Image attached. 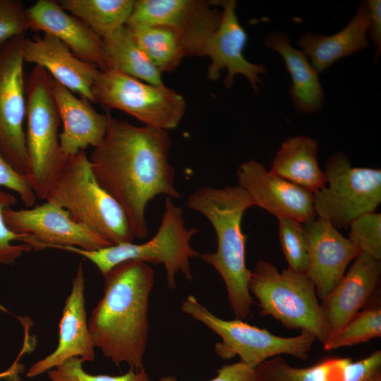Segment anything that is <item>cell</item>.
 Returning a JSON list of instances; mask_svg holds the SVG:
<instances>
[{"label": "cell", "mask_w": 381, "mask_h": 381, "mask_svg": "<svg viewBox=\"0 0 381 381\" xmlns=\"http://www.w3.org/2000/svg\"><path fill=\"white\" fill-rule=\"evenodd\" d=\"M171 145L168 131L138 126L110 115L106 135L89 157L98 183L123 209L139 239L149 234L148 202L159 195L182 196L169 161Z\"/></svg>", "instance_id": "6da1fadb"}, {"label": "cell", "mask_w": 381, "mask_h": 381, "mask_svg": "<svg viewBox=\"0 0 381 381\" xmlns=\"http://www.w3.org/2000/svg\"><path fill=\"white\" fill-rule=\"evenodd\" d=\"M103 277L104 295L88 319L94 344L117 366L126 363L131 368H143L155 271L147 262L128 260Z\"/></svg>", "instance_id": "7a4b0ae2"}, {"label": "cell", "mask_w": 381, "mask_h": 381, "mask_svg": "<svg viewBox=\"0 0 381 381\" xmlns=\"http://www.w3.org/2000/svg\"><path fill=\"white\" fill-rule=\"evenodd\" d=\"M186 205L202 214L213 226L217 250L198 253V258L222 277L236 319H246L253 303L248 289L251 271L246 264V236L241 229L245 212L253 206L249 196L238 184L202 186L188 195Z\"/></svg>", "instance_id": "3957f363"}, {"label": "cell", "mask_w": 381, "mask_h": 381, "mask_svg": "<svg viewBox=\"0 0 381 381\" xmlns=\"http://www.w3.org/2000/svg\"><path fill=\"white\" fill-rule=\"evenodd\" d=\"M45 200L65 209L74 220L112 245L133 241L126 212L98 183L85 151L66 158Z\"/></svg>", "instance_id": "277c9868"}, {"label": "cell", "mask_w": 381, "mask_h": 381, "mask_svg": "<svg viewBox=\"0 0 381 381\" xmlns=\"http://www.w3.org/2000/svg\"><path fill=\"white\" fill-rule=\"evenodd\" d=\"M53 82L48 72L38 66H35L25 80V176L36 197L43 200L67 158L60 145L61 119L53 95Z\"/></svg>", "instance_id": "5b68a950"}, {"label": "cell", "mask_w": 381, "mask_h": 381, "mask_svg": "<svg viewBox=\"0 0 381 381\" xmlns=\"http://www.w3.org/2000/svg\"><path fill=\"white\" fill-rule=\"evenodd\" d=\"M165 209L157 233L143 243H123L95 250H85L75 247L61 250L78 254L94 264L102 276L117 265L128 260L163 264L168 287H176V274L181 272L186 279L193 280L190 259L198 253L190 241L198 229H187L183 218V208L170 198L165 200Z\"/></svg>", "instance_id": "8992f818"}, {"label": "cell", "mask_w": 381, "mask_h": 381, "mask_svg": "<svg viewBox=\"0 0 381 381\" xmlns=\"http://www.w3.org/2000/svg\"><path fill=\"white\" fill-rule=\"evenodd\" d=\"M248 289L258 300L261 315H270L288 329L312 334L323 345L329 339L315 287L306 273L258 260L251 271Z\"/></svg>", "instance_id": "52a82bcc"}, {"label": "cell", "mask_w": 381, "mask_h": 381, "mask_svg": "<svg viewBox=\"0 0 381 381\" xmlns=\"http://www.w3.org/2000/svg\"><path fill=\"white\" fill-rule=\"evenodd\" d=\"M326 184L313 193L316 217L339 231L348 229L356 219L375 212L381 202V170L356 167L341 151L325 163Z\"/></svg>", "instance_id": "ba28073f"}, {"label": "cell", "mask_w": 381, "mask_h": 381, "mask_svg": "<svg viewBox=\"0 0 381 381\" xmlns=\"http://www.w3.org/2000/svg\"><path fill=\"white\" fill-rule=\"evenodd\" d=\"M181 310L202 322L222 338V341L214 346V351L219 356L230 359L238 356L241 361L253 368L269 358L282 354L305 361L316 340L312 334L305 331H301L295 337H283L242 320H223L212 314L192 295L183 301Z\"/></svg>", "instance_id": "9c48e42d"}, {"label": "cell", "mask_w": 381, "mask_h": 381, "mask_svg": "<svg viewBox=\"0 0 381 381\" xmlns=\"http://www.w3.org/2000/svg\"><path fill=\"white\" fill-rule=\"evenodd\" d=\"M92 92L96 103L135 117L146 126L175 128L186 109L185 98L164 84L154 85L116 70L99 71Z\"/></svg>", "instance_id": "30bf717a"}, {"label": "cell", "mask_w": 381, "mask_h": 381, "mask_svg": "<svg viewBox=\"0 0 381 381\" xmlns=\"http://www.w3.org/2000/svg\"><path fill=\"white\" fill-rule=\"evenodd\" d=\"M25 37H15L0 47V155L23 175L27 170Z\"/></svg>", "instance_id": "8fae6325"}, {"label": "cell", "mask_w": 381, "mask_h": 381, "mask_svg": "<svg viewBox=\"0 0 381 381\" xmlns=\"http://www.w3.org/2000/svg\"><path fill=\"white\" fill-rule=\"evenodd\" d=\"M202 0H136L126 25L167 27L181 39L187 56H200L221 20L222 11Z\"/></svg>", "instance_id": "7c38bea8"}, {"label": "cell", "mask_w": 381, "mask_h": 381, "mask_svg": "<svg viewBox=\"0 0 381 381\" xmlns=\"http://www.w3.org/2000/svg\"><path fill=\"white\" fill-rule=\"evenodd\" d=\"M4 217L12 231L34 238L35 250L69 246L95 250L112 245L74 220L67 210L49 201L26 209L6 208Z\"/></svg>", "instance_id": "4fadbf2b"}, {"label": "cell", "mask_w": 381, "mask_h": 381, "mask_svg": "<svg viewBox=\"0 0 381 381\" xmlns=\"http://www.w3.org/2000/svg\"><path fill=\"white\" fill-rule=\"evenodd\" d=\"M210 2L214 6H220L222 10L219 26L206 40L200 52V56L210 59L207 79L217 80L222 70L226 68L227 75L224 80L226 87L231 88L235 75L241 74L247 78L253 90L258 92L259 84L262 85L259 74L265 73L266 67L263 64H253L243 56L248 36L236 15V1L222 0Z\"/></svg>", "instance_id": "5bb4252c"}, {"label": "cell", "mask_w": 381, "mask_h": 381, "mask_svg": "<svg viewBox=\"0 0 381 381\" xmlns=\"http://www.w3.org/2000/svg\"><path fill=\"white\" fill-rule=\"evenodd\" d=\"M238 185L253 205L277 218L286 217L303 224L316 218L313 193L267 170L260 162L249 159L237 169Z\"/></svg>", "instance_id": "9a60e30c"}, {"label": "cell", "mask_w": 381, "mask_h": 381, "mask_svg": "<svg viewBox=\"0 0 381 381\" xmlns=\"http://www.w3.org/2000/svg\"><path fill=\"white\" fill-rule=\"evenodd\" d=\"M26 14L29 30L57 38L74 56L101 71L111 69L103 39L57 1L38 0L26 8Z\"/></svg>", "instance_id": "2e32d148"}, {"label": "cell", "mask_w": 381, "mask_h": 381, "mask_svg": "<svg viewBox=\"0 0 381 381\" xmlns=\"http://www.w3.org/2000/svg\"><path fill=\"white\" fill-rule=\"evenodd\" d=\"M303 226L308 250L306 274L313 282L318 296L323 299L361 251L348 237L320 218L316 217Z\"/></svg>", "instance_id": "e0dca14e"}, {"label": "cell", "mask_w": 381, "mask_h": 381, "mask_svg": "<svg viewBox=\"0 0 381 381\" xmlns=\"http://www.w3.org/2000/svg\"><path fill=\"white\" fill-rule=\"evenodd\" d=\"M95 346L89 327L85 302V275L80 262L71 290L66 298L59 324V341L55 350L32 364L27 377L32 378L61 365L66 360L78 357L93 361Z\"/></svg>", "instance_id": "ac0fdd59"}, {"label": "cell", "mask_w": 381, "mask_h": 381, "mask_svg": "<svg viewBox=\"0 0 381 381\" xmlns=\"http://www.w3.org/2000/svg\"><path fill=\"white\" fill-rule=\"evenodd\" d=\"M380 275V260L363 252L353 260L348 272L320 303L329 337L367 303L378 286Z\"/></svg>", "instance_id": "d6986e66"}, {"label": "cell", "mask_w": 381, "mask_h": 381, "mask_svg": "<svg viewBox=\"0 0 381 381\" xmlns=\"http://www.w3.org/2000/svg\"><path fill=\"white\" fill-rule=\"evenodd\" d=\"M23 56L25 63L43 68L55 81L80 97L96 103L92 87L99 70L77 58L57 38L47 34L32 38L25 37Z\"/></svg>", "instance_id": "ffe728a7"}, {"label": "cell", "mask_w": 381, "mask_h": 381, "mask_svg": "<svg viewBox=\"0 0 381 381\" xmlns=\"http://www.w3.org/2000/svg\"><path fill=\"white\" fill-rule=\"evenodd\" d=\"M381 351L353 361L348 358H326L306 368L290 365L279 356L255 367L257 381H365L380 372Z\"/></svg>", "instance_id": "44dd1931"}, {"label": "cell", "mask_w": 381, "mask_h": 381, "mask_svg": "<svg viewBox=\"0 0 381 381\" xmlns=\"http://www.w3.org/2000/svg\"><path fill=\"white\" fill-rule=\"evenodd\" d=\"M53 95L62 124L59 141L63 154L68 157L90 146L96 147L100 145L111 114L97 112L90 102L77 97L54 80Z\"/></svg>", "instance_id": "7402d4cb"}, {"label": "cell", "mask_w": 381, "mask_h": 381, "mask_svg": "<svg viewBox=\"0 0 381 381\" xmlns=\"http://www.w3.org/2000/svg\"><path fill=\"white\" fill-rule=\"evenodd\" d=\"M369 21L368 6L363 1L351 20L339 32L331 35L306 32L296 44L320 74L341 58L369 47L366 37Z\"/></svg>", "instance_id": "603a6c76"}, {"label": "cell", "mask_w": 381, "mask_h": 381, "mask_svg": "<svg viewBox=\"0 0 381 381\" xmlns=\"http://www.w3.org/2000/svg\"><path fill=\"white\" fill-rule=\"evenodd\" d=\"M265 46L278 52L284 59L291 78L289 92L299 113L319 111L325 100V91L318 75L305 52L292 47L286 33L272 31L265 39Z\"/></svg>", "instance_id": "cb8c5ba5"}, {"label": "cell", "mask_w": 381, "mask_h": 381, "mask_svg": "<svg viewBox=\"0 0 381 381\" xmlns=\"http://www.w3.org/2000/svg\"><path fill=\"white\" fill-rule=\"evenodd\" d=\"M318 142L307 135H296L282 143L272 160L273 174L316 193L326 184V176L318 164Z\"/></svg>", "instance_id": "d4e9b609"}, {"label": "cell", "mask_w": 381, "mask_h": 381, "mask_svg": "<svg viewBox=\"0 0 381 381\" xmlns=\"http://www.w3.org/2000/svg\"><path fill=\"white\" fill-rule=\"evenodd\" d=\"M102 39L111 70L120 71L151 85L164 84L162 73L141 49L126 25Z\"/></svg>", "instance_id": "484cf974"}, {"label": "cell", "mask_w": 381, "mask_h": 381, "mask_svg": "<svg viewBox=\"0 0 381 381\" xmlns=\"http://www.w3.org/2000/svg\"><path fill=\"white\" fill-rule=\"evenodd\" d=\"M135 0H60L64 10L80 19L102 38L126 25Z\"/></svg>", "instance_id": "4316f807"}, {"label": "cell", "mask_w": 381, "mask_h": 381, "mask_svg": "<svg viewBox=\"0 0 381 381\" xmlns=\"http://www.w3.org/2000/svg\"><path fill=\"white\" fill-rule=\"evenodd\" d=\"M128 28L141 49L162 73L174 71L183 58L187 56L179 37L167 27L135 25Z\"/></svg>", "instance_id": "83f0119b"}, {"label": "cell", "mask_w": 381, "mask_h": 381, "mask_svg": "<svg viewBox=\"0 0 381 381\" xmlns=\"http://www.w3.org/2000/svg\"><path fill=\"white\" fill-rule=\"evenodd\" d=\"M381 337V308L371 306L356 315L323 345L325 351L350 346Z\"/></svg>", "instance_id": "f1b7e54d"}, {"label": "cell", "mask_w": 381, "mask_h": 381, "mask_svg": "<svg viewBox=\"0 0 381 381\" xmlns=\"http://www.w3.org/2000/svg\"><path fill=\"white\" fill-rule=\"evenodd\" d=\"M282 253L289 270L306 273L308 250L303 224L290 218H277Z\"/></svg>", "instance_id": "f546056e"}, {"label": "cell", "mask_w": 381, "mask_h": 381, "mask_svg": "<svg viewBox=\"0 0 381 381\" xmlns=\"http://www.w3.org/2000/svg\"><path fill=\"white\" fill-rule=\"evenodd\" d=\"M16 202V198L11 193L4 190L0 187V264L13 265L25 253H28L32 248V238L29 235L18 234L12 231L6 225L4 211L11 207Z\"/></svg>", "instance_id": "4dcf8cb0"}, {"label": "cell", "mask_w": 381, "mask_h": 381, "mask_svg": "<svg viewBox=\"0 0 381 381\" xmlns=\"http://www.w3.org/2000/svg\"><path fill=\"white\" fill-rule=\"evenodd\" d=\"M83 362L80 358H71L47 371V375L51 381H150L144 368H131L118 376L90 375L84 370Z\"/></svg>", "instance_id": "1f68e13d"}, {"label": "cell", "mask_w": 381, "mask_h": 381, "mask_svg": "<svg viewBox=\"0 0 381 381\" xmlns=\"http://www.w3.org/2000/svg\"><path fill=\"white\" fill-rule=\"evenodd\" d=\"M348 238L361 252L381 260V214L361 215L351 223Z\"/></svg>", "instance_id": "d6a6232c"}, {"label": "cell", "mask_w": 381, "mask_h": 381, "mask_svg": "<svg viewBox=\"0 0 381 381\" xmlns=\"http://www.w3.org/2000/svg\"><path fill=\"white\" fill-rule=\"evenodd\" d=\"M29 30L26 8L18 0H0V47Z\"/></svg>", "instance_id": "836d02e7"}, {"label": "cell", "mask_w": 381, "mask_h": 381, "mask_svg": "<svg viewBox=\"0 0 381 381\" xmlns=\"http://www.w3.org/2000/svg\"><path fill=\"white\" fill-rule=\"evenodd\" d=\"M0 187L16 192L27 207L34 205L37 197L27 176L17 172L0 155Z\"/></svg>", "instance_id": "e575fe53"}, {"label": "cell", "mask_w": 381, "mask_h": 381, "mask_svg": "<svg viewBox=\"0 0 381 381\" xmlns=\"http://www.w3.org/2000/svg\"><path fill=\"white\" fill-rule=\"evenodd\" d=\"M159 381H178L171 376L162 377ZM209 381H257L255 368L240 361L224 365L217 370V375Z\"/></svg>", "instance_id": "d590c367"}, {"label": "cell", "mask_w": 381, "mask_h": 381, "mask_svg": "<svg viewBox=\"0 0 381 381\" xmlns=\"http://www.w3.org/2000/svg\"><path fill=\"white\" fill-rule=\"evenodd\" d=\"M369 13L370 21L368 32L370 39L374 42L376 47L375 64L378 61L381 54V1H366Z\"/></svg>", "instance_id": "8d00e7d4"}, {"label": "cell", "mask_w": 381, "mask_h": 381, "mask_svg": "<svg viewBox=\"0 0 381 381\" xmlns=\"http://www.w3.org/2000/svg\"><path fill=\"white\" fill-rule=\"evenodd\" d=\"M365 381H381V373L379 372V373L375 374L374 375L369 377Z\"/></svg>", "instance_id": "74e56055"}]
</instances>
